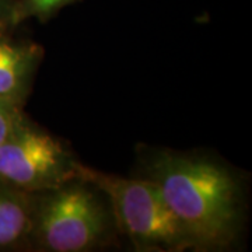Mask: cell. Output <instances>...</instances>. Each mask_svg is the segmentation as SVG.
<instances>
[{
  "mask_svg": "<svg viewBox=\"0 0 252 252\" xmlns=\"http://www.w3.org/2000/svg\"><path fill=\"white\" fill-rule=\"evenodd\" d=\"M77 177L105 195L114 224L137 251L192 250L184 228L152 180L107 174L81 162H77Z\"/></svg>",
  "mask_w": 252,
  "mask_h": 252,
  "instance_id": "3957f363",
  "label": "cell"
},
{
  "mask_svg": "<svg viewBox=\"0 0 252 252\" xmlns=\"http://www.w3.org/2000/svg\"><path fill=\"white\" fill-rule=\"evenodd\" d=\"M112 212L105 195L93 184L74 178L34 195L28 240L48 252H87L111 235Z\"/></svg>",
  "mask_w": 252,
  "mask_h": 252,
  "instance_id": "7a4b0ae2",
  "label": "cell"
},
{
  "mask_svg": "<svg viewBox=\"0 0 252 252\" xmlns=\"http://www.w3.org/2000/svg\"><path fill=\"white\" fill-rule=\"evenodd\" d=\"M34 195L0 184V250L28 240L34 217Z\"/></svg>",
  "mask_w": 252,
  "mask_h": 252,
  "instance_id": "8992f818",
  "label": "cell"
},
{
  "mask_svg": "<svg viewBox=\"0 0 252 252\" xmlns=\"http://www.w3.org/2000/svg\"><path fill=\"white\" fill-rule=\"evenodd\" d=\"M24 119L23 105L0 99V146L14 133Z\"/></svg>",
  "mask_w": 252,
  "mask_h": 252,
  "instance_id": "ba28073f",
  "label": "cell"
},
{
  "mask_svg": "<svg viewBox=\"0 0 252 252\" xmlns=\"http://www.w3.org/2000/svg\"><path fill=\"white\" fill-rule=\"evenodd\" d=\"M77 162L61 140L26 118L0 146V184L39 193L77 178Z\"/></svg>",
  "mask_w": 252,
  "mask_h": 252,
  "instance_id": "277c9868",
  "label": "cell"
},
{
  "mask_svg": "<svg viewBox=\"0 0 252 252\" xmlns=\"http://www.w3.org/2000/svg\"><path fill=\"white\" fill-rule=\"evenodd\" d=\"M14 0H0V31L11 28V13Z\"/></svg>",
  "mask_w": 252,
  "mask_h": 252,
  "instance_id": "9c48e42d",
  "label": "cell"
},
{
  "mask_svg": "<svg viewBox=\"0 0 252 252\" xmlns=\"http://www.w3.org/2000/svg\"><path fill=\"white\" fill-rule=\"evenodd\" d=\"M146 178L158 187L192 250H223L241 228L238 181L221 164L202 156L149 150L142 157Z\"/></svg>",
  "mask_w": 252,
  "mask_h": 252,
  "instance_id": "6da1fadb",
  "label": "cell"
},
{
  "mask_svg": "<svg viewBox=\"0 0 252 252\" xmlns=\"http://www.w3.org/2000/svg\"><path fill=\"white\" fill-rule=\"evenodd\" d=\"M77 0H14L11 13V28L17 27L30 18H36L45 24L59 11Z\"/></svg>",
  "mask_w": 252,
  "mask_h": 252,
  "instance_id": "52a82bcc",
  "label": "cell"
},
{
  "mask_svg": "<svg viewBox=\"0 0 252 252\" xmlns=\"http://www.w3.org/2000/svg\"><path fill=\"white\" fill-rule=\"evenodd\" d=\"M44 56L42 46L0 35V99L23 105Z\"/></svg>",
  "mask_w": 252,
  "mask_h": 252,
  "instance_id": "5b68a950",
  "label": "cell"
}]
</instances>
